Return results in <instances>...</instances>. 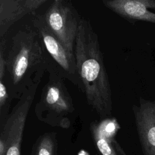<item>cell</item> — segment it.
<instances>
[{"label": "cell", "mask_w": 155, "mask_h": 155, "mask_svg": "<svg viewBox=\"0 0 155 155\" xmlns=\"http://www.w3.org/2000/svg\"><path fill=\"white\" fill-rule=\"evenodd\" d=\"M32 25L38 32L44 46L64 78L68 79L82 93L83 87L78 73L75 55L71 53L47 27L42 15H31Z\"/></svg>", "instance_id": "obj_6"}, {"label": "cell", "mask_w": 155, "mask_h": 155, "mask_svg": "<svg viewBox=\"0 0 155 155\" xmlns=\"http://www.w3.org/2000/svg\"><path fill=\"white\" fill-rule=\"evenodd\" d=\"M41 38L31 25H25L12 36L6 53L4 81L13 99H19L33 84L41 82L53 66Z\"/></svg>", "instance_id": "obj_2"}, {"label": "cell", "mask_w": 155, "mask_h": 155, "mask_svg": "<svg viewBox=\"0 0 155 155\" xmlns=\"http://www.w3.org/2000/svg\"><path fill=\"white\" fill-rule=\"evenodd\" d=\"M102 3L130 22L142 21L155 24V13L148 10L146 0H104Z\"/></svg>", "instance_id": "obj_10"}, {"label": "cell", "mask_w": 155, "mask_h": 155, "mask_svg": "<svg viewBox=\"0 0 155 155\" xmlns=\"http://www.w3.org/2000/svg\"><path fill=\"white\" fill-rule=\"evenodd\" d=\"M48 0H0V39L10 28L28 15H34Z\"/></svg>", "instance_id": "obj_8"}, {"label": "cell", "mask_w": 155, "mask_h": 155, "mask_svg": "<svg viewBox=\"0 0 155 155\" xmlns=\"http://www.w3.org/2000/svg\"><path fill=\"white\" fill-rule=\"evenodd\" d=\"M74 55L78 73L87 102L100 120L112 117L111 90L98 35L90 21L82 18L77 34Z\"/></svg>", "instance_id": "obj_1"}, {"label": "cell", "mask_w": 155, "mask_h": 155, "mask_svg": "<svg viewBox=\"0 0 155 155\" xmlns=\"http://www.w3.org/2000/svg\"><path fill=\"white\" fill-rule=\"evenodd\" d=\"M132 110L143 155H155V99L140 97Z\"/></svg>", "instance_id": "obj_7"}, {"label": "cell", "mask_w": 155, "mask_h": 155, "mask_svg": "<svg viewBox=\"0 0 155 155\" xmlns=\"http://www.w3.org/2000/svg\"><path fill=\"white\" fill-rule=\"evenodd\" d=\"M11 98L4 79H0V127L7 120L10 111Z\"/></svg>", "instance_id": "obj_12"}, {"label": "cell", "mask_w": 155, "mask_h": 155, "mask_svg": "<svg viewBox=\"0 0 155 155\" xmlns=\"http://www.w3.org/2000/svg\"><path fill=\"white\" fill-rule=\"evenodd\" d=\"M39 84H33L24 91L0 127V155H21L27 117Z\"/></svg>", "instance_id": "obj_4"}, {"label": "cell", "mask_w": 155, "mask_h": 155, "mask_svg": "<svg viewBox=\"0 0 155 155\" xmlns=\"http://www.w3.org/2000/svg\"><path fill=\"white\" fill-rule=\"evenodd\" d=\"M58 145L56 133H45L36 140L30 155H56Z\"/></svg>", "instance_id": "obj_11"}, {"label": "cell", "mask_w": 155, "mask_h": 155, "mask_svg": "<svg viewBox=\"0 0 155 155\" xmlns=\"http://www.w3.org/2000/svg\"><path fill=\"white\" fill-rule=\"evenodd\" d=\"M42 16L49 30L67 50L74 54L76 38L82 18L71 2L53 0Z\"/></svg>", "instance_id": "obj_5"}, {"label": "cell", "mask_w": 155, "mask_h": 155, "mask_svg": "<svg viewBox=\"0 0 155 155\" xmlns=\"http://www.w3.org/2000/svg\"><path fill=\"white\" fill-rule=\"evenodd\" d=\"M48 72V80L35 105V115L38 120L49 125L68 128L70 116L75 111L73 99L58 68L54 67Z\"/></svg>", "instance_id": "obj_3"}, {"label": "cell", "mask_w": 155, "mask_h": 155, "mask_svg": "<svg viewBox=\"0 0 155 155\" xmlns=\"http://www.w3.org/2000/svg\"><path fill=\"white\" fill-rule=\"evenodd\" d=\"M90 131L96 146L101 155H126L114 136L120 128L114 117L94 120L90 124Z\"/></svg>", "instance_id": "obj_9"}]
</instances>
